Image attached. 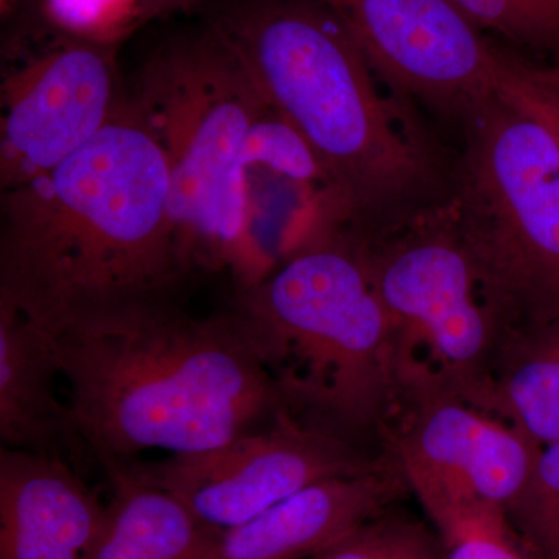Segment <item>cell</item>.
Returning a JSON list of instances; mask_svg holds the SVG:
<instances>
[{"instance_id": "52a82bcc", "label": "cell", "mask_w": 559, "mask_h": 559, "mask_svg": "<svg viewBox=\"0 0 559 559\" xmlns=\"http://www.w3.org/2000/svg\"><path fill=\"white\" fill-rule=\"evenodd\" d=\"M349 234L392 326L403 400L441 392L484 407L502 334L451 205Z\"/></svg>"}, {"instance_id": "d6986e66", "label": "cell", "mask_w": 559, "mask_h": 559, "mask_svg": "<svg viewBox=\"0 0 559 559\" xmlns=\"http://www.w3.org/2000/svg\"><path fill=\"white\" fill-rule=\"evenodd\" d=\"M507 521L538 559L559 555V441L540 450L524 489L506 510Z\"/></svg>"}, {"instance_id": "5b68a950", "label": "cell", "mask_w": 559, "mask_h": 559, "mask_svg": "<svg viewBox=\"0 0 559 559\" xmlns=\"http://www.w3.org/2000/svg\"><path fill=\"white\" fill-rule=\"evenodd\" d=\"M167 159L171 209L190 272L257 280L242 151L271 109L249 70L207 24L143 62L128 94Z\"/></svg>"}, {"instance_id": "484cf974", "label": "cell", "mask_w": 559, "mask_h": 559, "mask_svg": "<svg viewBox=\"0 0 559 559\" xmlns=\"http://www.w3.org/2000/svg\"><path fill=\"white\" fill-rule=\"evenodd\" d=\"M555 559H559V555H558V557H557V558H555Z\"/></svg>"}, {"instance_id": "603a6c76", "label": "cell", "mask_w": 559, "mask_h": 559, "mask_svg": "<svg viewBox=\"0 0 559 559\" xmlns=\"http://www.w3.org/2000/svg\"><path fill=\"white\" fill-rule=\"evenodd\" d=\"M524 72L525 70H522L520 80L516 81L518 91H520L521 94L524 95L525 100H527L530 105L533 106V108L538 110V112L540 114V116L544 117V119L549 121L550 127L554 128L555 132H557L559 139L558 110L555 109L554 106H551L550 103L547 102L546 98H544L543 95H540L539 92L532 86V84H530L527 73Z\"/></svg>"}, {"instance_id": "9c48e42d", "label": "cell", "mask_w": 559, "mask_h": 559, "mask_svg": "<svg viewBox=\"0 0 559 559\" xmlns=\"http://www.w3.org/2000/svg\"><path fill=\"white\" fill-rule=\"evenodd\" d=\"M323 2L382 79L462 119L502 94L520 64L451 0Z\"/></svg>"}, {"instance_id": "9a60e30c", "label": "cell", "mask_w": 559, "mask_h": 559, "mask_svg": "<svg viewBox=\"0 0 559 559\" xmlns=\"http://www.w3.org/2000/svg\"><path fill=\"white\" fill-rule=\"evenodd\" d=\"M102 469L110 498L90 559H197L218 535L173 492L140 476L130 460Z\"/></svg>"}, {"instance_id": "277c9868", "label": "cell", "mask_w": 559, "mask_h": 559, "mask_svg": "<svg viewBox=\"0 0 559 559\" xmlns=\"http://www.w3.org/2000/svg\"><path fill=\"white\" fill-rule=\"evenodd\" d=\"M286 414L371 459L390 455L403 381L392 326L352 234L305 242L230 308Z\"/></svg>"}, {"instance_id": "30bf717a", "label": "cell", "mask_w": 559, "mask_h": 559, "mask_svg": "<svg viewBox=\"0 0 559 559\" xmlns=\"http://www.w3.org/2000/svg\"><path fill=\"white\" fill-rule=\"evenodd\" d=\"M119 44L58 33L10 70L0 94V189L46 175L91 143L127 103Z\"/></svg>"}, {"instance_id": "7a4b0ae2", "label": "cell", "mask_w": 559, "mask_h": 559, "mask_svg": "<svg viewBox=\"0 0 559 559\" xmlns=\"http://www.w3.org/2000/svg\"><path fill=\"white\" fill-rule=\"evenodd\" d=\"M44 336L100 468L146 451L213 450L286 412L230 310L198 318L157 300Z\"/></svg>"}, {"instance_id": "7402d4cb", "label": "cell", "mask_w": 559, "mask_h": 559, "mask_svg": "<svg viewBox=\"0 0 559 559\" xmlns=\"http://www.w3.org/2000/svg\"><path fill=\"white\" fill-rule=\"evenodd\" d=\"M530 84L559 112V68H535L527 64Z\"/></svg>"}, {"instance_id": "ffe728a7", "label": "cell", "mask_w": 559, "mask_h": 559, "mask_svg": "<svg viewBox=\"0 0 559 559\" xmlns=\"http://www.w3.org/2000/svg\"><path fill=\"white\" fill-rule=\"evenodd\" d=\"M481 31L535 49L559 47V0H451Z\"/></svg>"}, {"instance_id": "d4e9b609", "label": "cell", "mask_w": 559, "mask_h": 559, "mask_svg": "<svg viewBox=\"0 0 559 559\" xmlns=\"http://www.w3.org/2000/svg\"><path fill=\"white\" fill-rule=\"evenodd\" d=\"M14 0H2V10L7 11L10 10L11 3H13Z\"/></svg>"}, {"instance_id": "e0dca14e", "label": "cell", "mask_w": 559, "mask_h": 559, "mask_svg": "<svg viewBox=\"0 0 559 559\" xmlns=\"http://www.w3.org/2000/svg\"><path fill=\"white\" fill-rule=\"evenodd\" d=\"M308 559H444L429 521L392 507Z\"/></svg>"}, {"instance_id": "cb8c5ba5", "label": "cell", "mask_w": 559, "mask_h": 559, "mask_svg": "<svg viewBox=\"0 0 559 559\" xmlns=\"http://www.w3.org/2000/svg\"><path fill=\"white\" fill-rule=\"evenodd\" d=\"M148 2L150 16L160 13V11L175 9V7L182 5V3L191 2V0H146Z\"/></svg>"}, {"instance_id": "44dd1931", "label": "cell", "mask_w": 559, "mask_h": 559, "mask_svg": "<svg viewBox=\"0 0 559 559\" xmlns=\"http://www.w3.org/2000/svg\"><path fill=\"white\" fill-rule=\"evenodd\" d=\"M44 16L57 33L119 44L150 20L146 0H44Z\"/></svg>"}, {"instance_id": "8992f818", "label": "cell", "mask_w": 559, "mask_h": 559, "mask_svg": "<svg viewBox=\"0 0 559 559\" xmlns=\"http://www.w3.org/2000/svg\"><path fill=\"white\" fill-rule=\"evenodd\" d=\"M516 73L463 119L468 143L451 204L502 342L559 320V139Z\"/></svg>"}, {"instance_id": "8fae6325", "label": "cell", "mask_w": 559, "mask_h": 559, "mask_svg": "<svg viewBox=\"0 0 559 559\" xmlns=\"http://www.w3.org/2000/svg\"><path fill=\"white\" fill-rule=\"evenodd\" d=\"M540 450L513 423L441 392L407 396L389 433V452L425 513L462 503L506 511Z\"/></svg>"}, {"instance_id": "5bb4252c", "label": "cell", "mask_w": 559, "mask_h": 559, "mask_svg": "<svg viewBox=\"0 0 559 559\" xmlns=\"http://www.w3.org/2000/svg\"><path fill=\"white\" fill-rule=\"evenodd\" d=\"M49 341L11 305L0 301V440L3 448L49 455L80 471L91 463Z\"/></svg>"}, {"instance_id": "2e32d148", "label": "cell", "mask_w": 559, "mask_h": 559, "mask_svg": "<svg viewBox=\"0 0 559 559\" xmlns=\"http://www.w3.org/2000/svg\"><path fill=\"white\" fill-rule=\"evenodd\" d=\"M484 409L513 423L540 447L559 441V320L502 342Z\"/></svg>"}, {"instance_id": "7c38bea8", "label": "cell", "mask_w": 559, "mask_h": 559, "mask_svg": "<svg viewBox=\"0 0 559 559\" xmlns=\"http://www.w3.org/2000/svg\"><path fill=\"white\" fill-rule=\"evenodd\" d=\"M411 487L395 459L311 485L266 513L219 530L197 559H308L400 506Z\"/></svg>"}, {"instance_id": "4fadbf2b", "label": "cell", "mask_w": 559, "mask_h": 559, "mask_svg": "<svg viewBox=\"0 0 559 559\" xmlns=\"http://www.w3.org/2000/svg\"><path fill=\"white\" fill-rule=\"evenodd\" d=\"M106 503L70 463L0 450V559H90Z\"/></svg>"}, {"instance_id": "3957f363", "label": "cell", "mask_w": 559, "mask_h": 559, "mask_svg": "<svg viewBox=\"0 0 559 559\" xmlns=\"http://www.w3.org/2000/svg\"><path fill=\"white\" fill-rule=\"evenodd\" d=\"M329 173L352 229L407 218L432 167L382 100L352 33L323 0H230L209 21Z\"/></svg>"}, {"instance_id": "6da1fadb", "label": "cell", "mask_w": 559, "mask_h": 559, "mask_svg": "<svg viewBox=\"0 0 559 559\" xmlns=\"http://www.w3.org/2000/svg\"><path fill=\"white\" fill-rule=\"evenodd\" d=\"M190 274L167 159L130 97L79 153L2 191L0 301L44 333L173 299Z\"/></svg>"}, {"instance_id": "ba28073f", "label": "cell", "mask_w": 559, "mask_h": 559, "mask_svg": "<svg viewBox=\"0 0 559 559\" xmlns=\"http://www.w3.org/2000/svg\"><path fill=\"white\" fill-rule=\"evenodd\" d=\"M390 455L371 459L283 412L263 429L213 450L130 462L140 476L173 492L210 527L226 530L319 481L377 468Z\"/></svg>"}, {"instance_id": "ac0fdd59", "label": "cell", "mask_w": 559, "mask_h": 559, "mask_svg": "<svg viewBox=\"0 0 559 559\" xmlns=\"http://www.w3.org/2000/svg\"><path fill=\"white\" fill-rule=\"evenodd\" d=\"M426 516L439 533L444 559H538L518 538L503 510L463 503Z\"/></svg>"}]
</instances>
